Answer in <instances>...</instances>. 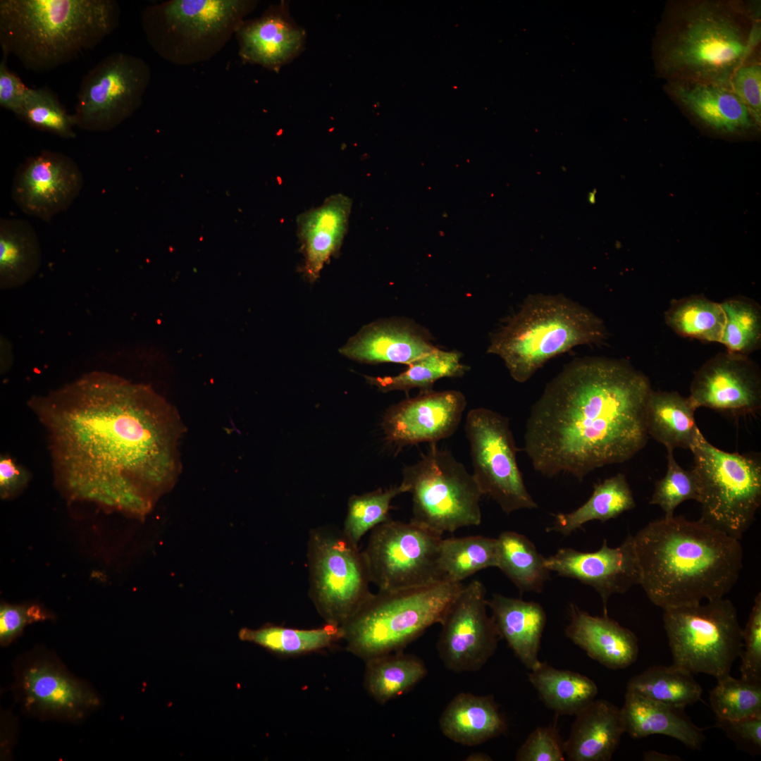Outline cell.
<instances>
[{
	"instance_id": "obj_1",
	"label": "cell",
	"mask_w": 761,
	"mask_h": 761,
	"mask_svg": "<svg viewBox=\"0 0 761 761\" xmlns=\"http://www.w3.org/2000/svg\"><path fill=\"white\" fill-rule=\"evenodd\" d=\"M30 404L67 498L143 517L173 485L178 420L150 388L92 372Z\"/></svg>"
},
{
	"instance_id": "obj_2",
	"label": "cell",
	"mask_w": 761,
	"mask_h": 761,
	"mask_svg": "<svg viewBox=\"0 0 761 761\" xmlns=\"http://www.w3.org/2000/svg\"><path fill=\"white\" fill-rule=\"evenodd\" d=\"M648 378L629 361L576 359L546 386L531 407L524 451L547 477L581 481L602 466L625 462L646 445Z\"/></svg>"
},
{
	"instance_id": "obj_3",
	"label": "cell",
	"mask_w": 761,
	"mask_h": 761,
	"mask_svg": "<svg viewBox=\"0 0 761 761\" xmlns=\"http://www.w3.org/2000/svg\"><path fill=\"white\" fill-rule=\"evenodd\" d=\"M633 541L640 585L663 610L724 598L743 567L740 540L700 519L664 516L642 528Z\"/></svg>"
},
{
	"instance_id": "obj_4",
	"label": "cell",
	"mask_w": 761,
	"mask_h": 761,
	"mask_svg": "<svg viewBox=\"0 0 761 761\" xmlns=\"http://www.w3.org/2000/svg\"><path fill=\"white\" fill-rule=\"evenodd\" d=\"M757 6L736 0L667 3L652 41L657 75L666 81L730 87L736 70L752 58L760 39Z\"/></svg>"
},
{
	"instance_id": "obj_5",
	"label": "cell",
	"mask_w": 761,
	"mask_h": 761,
	"mask_svg": "<svg viewBox=\"0 0 761 761\" xmlns=\"http://www.w3.org/2000/svg\"><path fill=\"white\" fill-rule=\"evenodd\" d=\"M114 0H1L0 45L27 70H54L94 49L118 26Z\"/></svg>"
},
{
	"instance_id": "obj_6",
	"label": "cell",
	"mask_w": 761,
	"mask_h": 761,
	"mask_svg": "<svg viewBox=\"0 0 761 761\" xmlns=\"http://www.w3.org/2000/svg\"><path fill=\"white\" fill-rule=\"evenodd\" d=\"M607 332L590 310L562 295L528 296L492 334L488 352L498 355L519 383L548 360L581 345L602 343Z\"/></svg>"
},
{
	"instance_id": "obj_7",
	"label": "cell",
	"mask_w": 761,
	"mask_h": 761,
	"mask_svg": "<svg viewBox=\"0 0 761 761\" xmlns=\"http://www.w3.org/2000/svg\"><path fill=\"white\" fill-rule=\"evenodd\" d=\"M463 586L445 581L371 594L342 626L349 651L369 660L398 652L440 624Z\"/></svg>"
},
{
	"instance_id": "obj_8",
	"label": "cell",
	"mask_w": 761,
	"mask_h": 761,
	"mask_svg": "<svg viewBox=\"0 0 761 761\" xmlns=\"http://www.w3.org/2000/svg\"><path fill=\"white\" fill-rule=\"evenodd\" d=\"M257 4L252 0L166 1L142 9L141 26L161 58L192 66L218 54Z\"/></svg>"
},
{
	"instance_id": "obj_9",
	"label": "cell",
	"mask_w": 761,
	"mask_h": 761,
	"mask_svg": "<svg viewBox=\"0 0 761 761\" xmlns=\"http://www.w3.org/2000/svg\"><path fill=\"white\" fill-rule=\"evenodd\" d=\"M691 451L699 485L700 519L740 540L761 504L760 457L720 450L701 431Z\"/></svg>"
},
{
	"instance_id": "obj_10",
	"label": "cell",
	"mask_w": 761,
	"mask_h": 761,
	"mask_svg": "<svg viewBox=\"0 0 761 761\" xmlns=\"http://www.w3.org/2000/svg\"><path fill=\"white\" fill-rule=\"evenodd\" d=\"M402 475V483L412 495L411 521L441 536L481 524L483 494L473 474L450 451L431 444Z\"/></svg>"
},
{
	"instance_id": "obj_11",
	"label": "cell",
	"mask_w": 761,
	"mask_h": 761,
	"mask_svg": "<svg viewBox=\"0 0 761 761\" xmlns=\"http://www.w3.org/2000/svg\"><path fill=\"white\" fill-rule=\"evenodd\" d=\"M663 610L673 665L716 679L730 674L742 650L743 629L729 600L721 598Z\"/></svg>"
},
{
	"instance_id": "obj_12",
	"label": "cell",
	"mask_w": 761,
	"mask_h": 761,
	"mask_svg": "<svg viewBox=\"0 0 761 761\" xmlns=\"http://www.w3.org/2000/svg\"><path fill=\"white\" fill-rule=\"evenodd\" d=\"M309 595L328 624L342 626L371 593L362 551L333 526L310 530L307 542Z\"/></svg>"
},
{
	"instance_id": "obj_13",
	"label": "cell",
	"mask_w": 761,
	"mask_h": 761,
	"mask_svg": "<svg viewBox=\"0 0 761 761\" xmlns=\"http://www.w3.org/2000/svg\"><path fill=\"white\" fill-rule=\"evenodd\" d=\"M11 691L21 712L41 721L80 724L103 703L88 681L72 674L55 652L42 646L16 659Z\"/></svg>"
},
{
	"instance_id": "obj_14",
	"label": "cell",
	"mask_w": 761,
	"mask_h": 761,
	"mask_svg": "<svg viewBox=\"0 0 761 761\" xmlns=\"http://www.w3.org/2000/svg\"><path fill=\"white\" fill-rule=\"evenodd\" d=\"M151 70L142 58L113 52L83 77L74 113L75 126L92 132L111 130L142 106Z\"/></svg>"
},
{
	"instance_id": "obj_15",
	"label": "cell",
	"mask_w": 761,
	"mask_h": 761,
	"mask_svg": "<svg viewBox=\"0 0 761 761\" xmlns=\"http://www.w3.org/2000/svg\"><path fill=\"white\" fill-rule=\"evenodd\" d=\"M465 430L470 445L472 474L482 493L507 514L538 507L528 493L516 461L507 417L484 407L471 409Z\"/></svg>"
},
{
	"instance_id": "obj_16",
	"label": "cell",
	"mask_w": 761,
	"mask_h": 761,
	"mask_svg": "<svg viewBox=\"0 0 761 761\" xmlns=\"http://www.w3.org/2000/svg\"><path fill=\"white\" fill-rule=\"evenodd\" d=\"M442 536L412 521L389 520L371 530L362 551L371 583L395 590L443 581L438 566Z\"/></svg>"
},
{
	"instance_id": "obj_17",
	"label": "cell",
	"mask_w": 761,
	"mask_h": 761,
	"mask_svg": "<svg viewBox=\"0 0 761 761\" xmlns=\"http://www.w3.org/2000/svg\"><path fill=\"white\" fill-rule=\"evenodd\" d=\"M485 595L483 584L473 580L463 585L443 617L437 650L452 672L478 671L496 651L501 637L487 612Z\"/></svg>"
},
{
	"instance_id": "obj_18",
	"label": "cell",
	"mask_w": 761,
	"mask_h": 761,
	"mask_svg": "<svg viewBox=\"0 0 761 761\" xmlns=\"http://www.w3.org/2000/svg\"><path fill=\"white\" fill-rule=\"evenodd\" d=\"M83 185L82 173L72 158L44 150L18 166L12 197L24 214L49 221L70 206Z\"/></svg>"
},
{
	"instance_id": "obj_19",
	"label": "cell",
	"mask_w": 761,
	"mask_h": 761,
	"mask_svg": "<svg viewBox=\"0 0 761 761\" xmlns=\"http://www.w3.org/2000/svg\"><path fill=\"white\" fill-rule=\"evenodd\" d=\"M688 397L696 409L739 414L755 412L761 405L759 366L748 356L719 352L695 373Z\"/></svg>"
},
{
	"instance_id": "obj_20",
	"label": "cell",
	"mask_w": 761,
	"mask_h": 761,
	"mask_svg": "<svg viewBox=\"0 0 761 761\" xmlns=\"http://www.w3.org/2000/svg\"><path fill=\"white\" fill-rule=\"evenodd\" d=\"M544 564L550 571L592 587L601 598L604 615H607V605L611 595L623 594L641 583L633 536L630 533L616 547H609L604 540L601 547L595 552L559 549L545 557Z\"/></svg>"
},
{
	"instance_id": "obj_21",
	"label": "cell",
	"mask_w": 761,
	"mask_h": 761,
	"mask_svg": "<svg viewBox=\"0 0 761 761\" xmlns=\"http://www.w3.org/2000/svg\"><path fill=\"white\" fill-rule=\"evenodd\" d=\"M462 392L430 390L405 399L385 412L382 426L386 438L400 447L435 443L457 429L466 408Z\"/></svg>"
},
{
	"instance_id": "obj_22",
	"label": "cell",
	"mask_w": 761,
	"mask_h": 761,
	"mask_svg": "<svg viewBox=\"0 0 761 761\" xmlns=\"http://www.w3.org/2000/svg\"><path fill=\"white\" fill-rule=\"evenodd\" d=\"M235 36L244 63L277 73L304 50L307 38L285 1L271 5L258 18L245 20Z\"/></svg>"
},
{
	"instance_id": "obj_23",
	"label": "cell",
	"mask_w": 761,
	"mask_h": 761,
	"mask_svg": "<svg viewBox=\"0 0 761 761\" xmlns=\"http://www.w3.org/2000/svg\"><path fill=\"white\" fill-rule=\"evenodd\" d=\"M431 340L429 331L415 321L392 318L364 326L340 352L362 363L408 365L437 348Z\"/></svg>"
},
{
	"instance_id": "obj_24",
	"label": "cell",
	"mask_w": 761,
	"mask_h": 761,
	"mask_svg": "<svg viewBox=\"0 0 761 761\" xmlns=\"http://www.w3.org/2000/svg\"><path fill=\"white\" fill-rule=\"evenodd\" d=\"M664 89L681 111L717 132L738 134L760 125L729 87L700 82L667 81Z\"/></svg>"
},
{
	"instance_id": "obj_25",
	"label": "cell",
	"mask_w": 761,
	"mask_h": 761,
	"mask_svg": "<svg viewBox=\"0 0 761 761\" xmlns=\"http://www.w3.org/2000/svg\"><path fill=\"white\" fill-rule=\"evenodd\" d=\"M352 199L343 194L327 197L318 206L297 219V235L304 255V276L314 282L324 265L340 249L347 233Z\"/></svg>"
},
{
	"instance_id": "obj_26",
	"label": "cell",
	"mask_w": 761,
	"mask_h": 761,
	"mask_svg": "<svg viewBox=\"0 0 761 761\" xmlns=\"http://www.w3.org/2000/svg\"><path fill=\"white\" fill-rule=\"evenodd\" d=\"M565 634L593 660L612 669H625L636 662L638 639L633 632L607 615L597 617L570 605Z\"/></svg>"
},
{
	"instance_id": "obj_27",
	"label": "cell",
	"mask_w": 761,
	"mask_h": 761,
	"mask_svg": "<svg viewBox=\"0 0 761 761\" xmlns=\"http://www.w3.org/2000/svg\"><path fill=\"white\" fill-rule=\"evenodd\" d=\"M625 732L621 708L605 700H594L576 714L570 735L564 742L570 761H608Z\"/></svg>"
},
{
	"instance_id": "obj_28",
	"label": "cell",
	"mask_w": 761,
	"mask_h": 761,
	"mask_svg": "<svg viewBox=\"0 0 761 761\" xmlns=\"http://www.w3.org/2000/svg\"><path fill=\"white\" fill-rule=\"evenodd\" d=\"M625 732L633 738L653 734L672 737L691 749H699L705 741L703 729L684 712L674 706L626 690L621 708Z\"/></svg>"
},
{
	"instance_id": "obj_29",
	"label": "cell",
	"mask_w": 761,
	"mask_h": 761,
	"mask_svg": "<svg viewBox=\"0 0 761 761\" xmlns=\"http://www.w3.org/2000/svg\"><path fill=\"white\" fill-rule=\"evenodd\" d=\"M501 638L528 669L540 664L538 652L546 624L543 607L536 602L495 593L487 600Z\"/></svg>"
},
{
	"instance_id": "obj_30",
	"label": "cell",
	"mask_w": 761,
	"mask_h": 761,
	"mask_svg": "<svg viewBox=\"0 0 761 761\" xmlns=\"http://www.w3.org/2000/svg\"><path fill=\"white\" fill-rule=\"evenodd\" d=\"M445 736L465 746H475L499 736L507 722L493 695L460 693L447 705L439 719Z\"/></svg>"
},
{
	"instance_id": "obj_31",
	"label": "cell",
	"mask_w": 761,
	"mask_h": 761,
	"mask_svg": "<svg viewBox=\"0 0 761 761\" xmlns=\"http://www.w3.org/2000/svg\"><path fill=\"white\" fill-rule=\"evenodd\" d=\"M691 399L676 391L650 392L645 406L648 434L666 448L691 450L700 431Z\"/></svg>"
},
{
	"instance_id": "obj_32",
	"label": "cell",
	"mask_w": 761,
	"mask_h": 761,
	"mask_svg": "<svg viewBox=\"0 0 761 761\" xmlns=\"http://www.w3.org/2000/svg\"><path fill=\"white\" fill-rule=\"evenodd\" d=\"M41 264V247L32 225L24 219L0 221V286L13 289L28 282Z\"/></svg>"
},
{
	"instance_id": "obj_33",
	"label": "cell",
	"mask_w": 761,
	"mask_h": 761,
	"mask_svg": "<svg viewBox=\"0 0 761 761\" xmlns=\"http://www.w3.org/2000/svg\"><path fill=\"white\" fill-rule=\"evenodd\" d=\"M635 507L626 476L619 473L595 484L590 498L574 511L553 515L555 520L546 531L567 536L588 521L605 522Z\"/></svg>"
},
{
	"instance_id": "obj_34",
	"label": "cell",
	"mask_w": 761,
	"mask_h": 761,
	"mask_svg": "<svg viewBox=\"0 0 761 761\" xmlns=\"http://www.w3.org/2000/svg\"><path fill=\"white\" fill-rule=\"evenodd\" d=\"M528 679L547 707L559 714L576 715L595 700L598 692L588 677L542 662L531 670Z\"/></svg>"
},
{
	"instance_id": "obj_35",
	"label": "cell",
	"mask_w": 761,
	"mask_h": 761,
	"mask_svg": "<svg viewBox=\"0 0 761 761\" xmlns=\"http://www.w3.org/2000/svg\"><path fill=\"white\" fill-rule=\"evenodd\" d=\"M497 540L496 567L521 592L541 593L550 579L545 558L525 536L502 532Z\"/></svg>"
},
{
	"instance_id": "obj_36",
	"label": "cell",
	"mask_w": 761,
	"mask_h": 761,
	"mask_svg": "<svg viewBox=\"0 0 761 761\" xmlns=\"http://www.w3.org/2000/svg\"><path fill=\"white\" fill-rule=\"evenodd\" d=\"M364 685L377 702L385 703L410 690L427 674L418 657L400 652L366 660Z\"/></svg>"
},
{
	"instance_id": "obj_37",
	"label": "cell",
	"mask_w": 761,
	"mask_h": 761,
	"mask_svg": "<svg viewBox=\"0 0 761 761\" xmlns=\"http://www.w3.org/2000/svg\"><path fill=\"white\" fill-rule=\"evenodd\" d=\"M462 353L436 348L431 353L412 361L407 369L393 376H366L370 384L382 392L402 390L407 393L419 388L420 392L432 390L433 385L443 378H459L469 370L460 362Z\"/></svg>"
},
{
	"instance_id": "obj_38",
	"label": "cell",
	"mask_w": 761,
	"mask_h": 761,
	"mask_svg": "<svg viewBox=\"0 0 761 761\" xmlns=\"http://www.w3.org/2000/svg\"><path fill=\"white\" fill-rule=\"evenodd\" d=\"M664 321L681 337L720 343L725 316L720 303L701 294L672 299Z\"/></svg>"
},
{
	"instance_id": "obj_39",
	"label": "cell",
	"mask_w": 761,
	"mask_h": 761,
	"mask_svg": "<svg viewBox=\"0 0 761 761\" xmlns=\"http://www.w3.org/2000/svg\"><path fill=\"white\" fill-rule=\"evenodd\" d=\"M241 641L250 642L280 655L302 654L326 648L343 638L342 626L326 623L314 629H296L267 624L259 629L242 628Z\"/></svg>"
},
{
	"instance_id": "obj_40",
	"label": "cell",
	"mask_w": 761,
	"mask_h": 761,
	"mask_svg": "<svg viewBox=\"0 0 761 761\" xmlns=\"http://www.w3.org/2000/svg\"><path fill=\"white\" fill-rule=\"evenodd\" d=\"M497 540L483 536L442 538L438 566L443 581L462 583L475 573L496 567Z\"/></svg>"
},
{
	"instance_id": "obj_41",
	"label": "cell",
	"mask_w": 761,
	"mask_h": 761,
	"mask_svg": "<svg viewBox=\"0 0 761 761\" xmlns=\"http://www.w3.org/2000/svg\"><path fill=\"white\" fill-rule=\"evenodd\" d=\"M626 690L665 704L686 707L698 702L702 688L693 674L677 667L655 665L632 677Z\"/></svg>"
},
{
	"instance_id": "obj_42",
	"label": "cell",
	"mask_w": 761,
	"mask_h": 761,
	"mask_svg": "<svg viewBox=\"0 0 761 761\" xmlns=\"http://www.w3.org/2000/svg\"><path fill=\"white\" fill-rule=\"evenodd\" d=\"M725 323L720 343L726 351L748 356L761 345V308L755 300L737 296L720 303Z\"/></svg>"
},
{
	"instance_id": "obj_43",
	"label": "cell",
	"mask_w": 761,
	"mask_h": 761,
	"mask_svg": "<svg viewBox=\"0 0 761 761\" xmlns=\"http://www.w3.org/2000/svg\"><path fill=\"white\" fill-rule=\"evenodd\" d=\"M408 490V487L401 483L389 489H378L362 495H352L348 501L343 532L358 545L366 533L390 519L389 512L392 500Z\"/></svg>"
},
{
	"instance_id": "obj_44",
	"label": "cell",
	"mask_w": 761,
	"mask_h": 761,
	"mask_svg": "<svg viewBox=\"0 0 761 761\" xmlns=\"http://www.w3.org/2000/svg\"><path fill=\"white\" fill-rule=\"evenodd\" d=\"M16 116L32 128L64 139L76 135L73 115L68 113L58 96L49 88H30Z\"/></svg>"
},
{
	"instance_id": "obj_45",
	"label": "cell",
	"mask_w": 761,
	"mask_h": 761,
	"mask_svg": "<svg viewBox=\"0 0 761 761\" xmlns=\"http://www.w3.org/2000/svg\"><path fill=\"white\" fill-rule=\"evenodd\" d=\"M717 679L710 692V703L717 718L736 720L761 716V683L738 679L730 674Z\"/></svg>"
},
{
	"instance_id": "obj_46",
	"label": "cell",
	"mask_w": 761,
	"mask_h": 761,
	"mask_svg": "<svg viewBox=\"0 0 761 761\" xmlns=\"http://www.w3.org/2000/svg\"><path fill=\"white\" fill-rule=\"evenodd\" d=\"M667 450V469L664 477L658 480L651 496L650 504L658 505L665 517L674 516L676 508L683 502L698 501L699 485L693 469H683L676 461L674 450Z\"/></svg>"
},
{
	"instance_id": "obj_47",
	"label": "cell",
	"mask_w": 761,
	"mask_h": 761,
	"mask_svg": "<svg viewBox=\"0 0 761 761\" xmlns=\"http://www.w3.org/2000/svg\"><path fill=\"white\" fill-rule=\"evenodd\" d=\"M55 618L54 614L38 602L11 604L1 602L0 605V645L3 648L9 646L22 635L27 625L53 620Z\"/></svg>"
},
{
	"instance_id": "obj_48",
	"label": "cell",
	"mask_w": 761,
	"mask_h": 761,
	"mask_svg": "<svg viewBox=\"0 0 761 761\" xmlns=\"http://www.w3.org/2000/svg\"><path fill=\"white\" fill-rule=\"evenodd\" d=\"M741 679L761 683V593L754 600L748 622L742 630Z\"/></svg>"
},
{
	"instance_id": "obj_49",
	"label": "cell",
	"mask_w": 761,
	"mask_h": 761,
	"mask_svg": "<svg viewBox=\"0 0 761 761\" xmlns=\"http://www.w3.org/2000/svg\"><path fill=\"white\" fill-rule=\"evenodd\" d=\"M517 761H564V742L553 726H539L517 750Z\"/></svg>"
},
{
	"instance_id": "obj_50",
	"label": "cell",
	"mask_w": 761,
	"mask_h": 761,
	"mask_svg": "<svg viewBox=\"0 0 761 761\" xmlns=\"http://www.w3.org/2000/svg\"><path fill=\"white\" fill-rule=\"evenodd\" d=\"M732 91L748 107L760 125L761 120V64L754 57L734 73L730 82Z\"/></svg>"
},
{
	"instance_id": "obj_51",
	"label": "cell",
	"mask_w": 761,
	"mask_h": 761,
	"mask_svg": "<svg viewBox=\"0 0 761 761\" xmlns=\"http://www.w3.org/2000/svg\"><path fill=\"white\" fill-rule=\"evenodd\" d=\"M717 725L743 750L753 755L761 752V716L736 720L717 718Z\"/></svg>"
},
{
	"instance_id": "obj_52",
	"label": "cell",
	"mask_w": 761,
	"mask_h": 761,
	"mask_svg": "<svg viewBox=\"0 0 761 761\" xmlns=\"http://www.w3.org/2000/svg\"><path fill=\"white\" fill-rule=\"evenodd\" d=\"M8 56L3 54L0 62V106L17 116L30 87L7 65Z\"/></svg>"
},
{
	"instance_id": "obj_53",
	"label": "cell",
	"mask_w": 761,
	"mask_h": 761,
	"mask_svg": "<svg viewBox=\"0 0 761 761\" xmlns=\"http://www.w3.org/2000/svg\"><path fill=\"white\" fill-rule=\"evenodd\" d=\"M29 480L30 475L24 468L8 456L1 457L0 496L2 499H11L18 495Z\"/></svg>"
},
{
	"instance_id": "obj_54",
	"label": "cell",
	"mask_w": 761,
	"mask_h": 761,
	"mask_svg": "<svg viewBox=\"0 0 761 761\" xmlns=\"http://www.w3.org/2000/svg\"><path fill=\"white\" fill-rule=\"evenodd\" d=\"M644 760L646 761H674L679 760L680 757L676 755H668L657 751H648L644 754Z\"/></svg>"
},
{
	"instance_id": "obj_55",
	"label": "cell",
	"mask_w": 761,
	"mask_h": 761,
	"mask_svg": "<svg viewBox=\"0 0 761 761\" xmlns=\"http://www.w3.org/2000/svg\"><path fill=\"white\" fill-rule=\"evenodd\" d=\"M469 761H490L492 760L491 757L483 753H474L469 755L466 759Z\"/></svg>"
}]
</instances>
